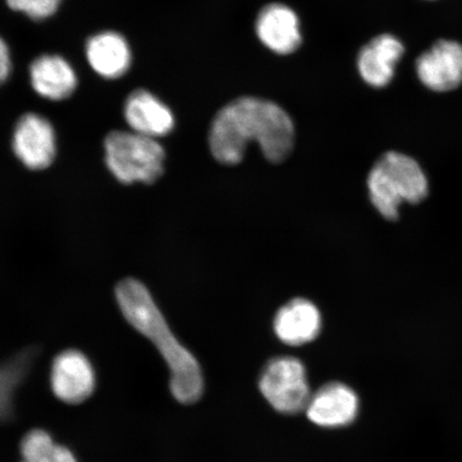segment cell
I'll use <instances>...</instances> for the list:
<instances>
[{
	"label": "cell",
	"mask_w": 462,
	"mask_h": 462,
	"mask_svg": "<svg viewBox=\"0 0 462 462\" xmlns=\"http://www.w3.org/2000/svg\"><path fill=\"white\" fill-rule=\"evenodd\" d=\"M256 32L260 42L277 54L293 53L301 44L298 16L284 5H269L260 11Z\"/></svg>",
	"instance_id": "4fadbf2b"
},
{
	"label": "cell",
	"mask_w": 462,
	"mask_h": 462,
	"mask_svg": "<svg viewBox=\"0 0 462 462\" xmlns=\"http://www.w3.org/2000/svg\"><path fill=\"white\" fill-rule=\"evenodd\" d=\"M124 116L131 131L155 140L169 135L175 126L171 108L146 89L131 92L125 102Z\"/></svg>",
	"instance_id": "8fae6325"
},
{
	"label": "cell",
	"mask_w": 462,
	"mask_h": 462,
	"mask_svg": "<svg viewBox=\"0 0 462 462\" xmlns=\"http://www.w3.org/2000/svg\"><path fill=\"white\" fill-rule=\"evenodd\" d=\"M28 73L32 88L45 100H66L78 89L77 71L70 61L60 55L44 54L34 58Z\"/></svg>",
	"instance_id": "30bf717a"
},
{
	"label": "cell",
	"mask_w": 462,
	"mask_h": 462,
	"mask_svg": "<svg viewBox=\"0 0 462 462\" xmlns=\"http://www.w3.org/2000/svg\"><path fill=\"white\" fill-rule=\"evenodd\" d=\"M109 171L121 183L152 184L163 175L165 152L155 138L113 131L104 141Z\"/></svg>",
	"instance_id": "277c9868"
},
{
	"label": "cell",
	"mask_w": 462,
	"mask_h": 462,
	"mask_svg": "<svg viewBox=\"0 0 462 462\" xmlns=\"http://www.w3.org/2000/svg\"><path fill=\"white\" fill-rule=\"evenodd\" d=\"M403 51L401 40L392 34L375 37L364 46L357 60L362 79L375 88L388 86L394 78L396 65Z\"/></svg>",
	"instance_id": "5bb4252c"
},
{
	"label": "cell",
	"mask_w": 462,
	"mask_h": 462,
	"mask_svg": "<svg viewBox=\"0 0 462 462\" xmlns=\"http://www.w3.org/2000/svg\"><path fill=\"white\" fill-rule=\"evenodd\" d=\"M33 351H25L0 365V423L13 419L17 390L31 372Z\"/></svg>",
	"instance_id": "2e32d148"
},
{
	"label": "cell",
	"mask_w": 462,
	"mask_h": 462,
	"mask_svg": "<svg viewBox=\"0 0 462 462\" xmlns=\"http://www.w3.org/2000/svg\"><path fill=\"white\" fill-rule=\"evenodd\" d=\"M367 187L374 209L389 221L400 217L401 206L420 204L430 192L429 178L419 162L396 152L385 153L375 162Z\"/></svg>",
	"instance_id": "3957f363"
},
{
	"label": "cell",
	"mask_w": 462,
	"mask_h": 462,
	"mask_svg": "<svg viewBox=\"0 0 462 462\" xmlns=\"http://www.w3.org/2000/svg\"><path fill=\"white\" fill-rule=\"evenodd\" d=\"M115 293L126 321L155 346L169 366L173 398L183 404L198 402L205 389L199 363L173 335L146 286L125 279L116 287Z\"/></svg>",
	"instance_id": "7a4b0ae2"
},
{
	"label": "cell",
	"mask_w": 462,
	"mask_h": 462,
	"mask_svg": "<svg viewBox=\"0 0 462 462\" xmlns=\"http://www.w3.org/2000/svg\"><path fill=\"white\" fill-rule=\"evenodd\" d=\"M13 70V56H11L9 45L0 37V86L8 82Z\"/></svg>",
	"instance_id": "d6986e66"
},
{
	"label": "cell",
	"mask_w": 462,
	"mask_h": 462,
	"mask_svg": "<svg viewBox=\"0 0 462 462\" xmlns=\"http://www.w3.org/2000/svg\"><path fill=\"white\" fill-rule=\"evenodd\" d=\"M21 462H79L72 450L44 430L28 431L20 444Z\"/></svg>",
	"instance_id": "e0dca14e"
},
{
	"label": "cell",
	"mask_w": 462,
	"mask_h": 462,
	"mask_svg": "<svg viewBox=\"0 0 462 462\" xmlns=\"http://www.w3.org/2000/svg\"><path fill=\"white\" fill-rule=\"evenodd\" d=\"M85 55L92 71L106 79L125 77L133 61L128 40L114 31L97 32L87 40Z\"/></svg>",
	"instance_id": "7c38bea8"
},
{
	"label": "cell",
	"mask_w": 462,
	"mask_h": 462,
	"mask_svg": "<svg viewBox=\"0 0 462 462\" xmlns=\"http://www.w3.org/2000/svg\"><path fill=\"white\" fill-rule=\"evenodd\" d=\"M50 380L54 395L68 404L85 402L96 389L94 365L79 350L60 352L51 363Z\"/></svg>",
	"instance_id": "52a82bcc"
},
{
	"label": "cell",
	"mask_w": 462,
	"mask_h": 462,
	"mask_svg": "<svg viewBox=\"0 0 462 462\" xmlns=\"http://www.w3.org/2000/svg\"><path fill=\"white\" fill-rule=\"evenodd\" d=\"M359 410V397L350 386L342 383H330L311 394L305 412L316 426L322 429H342L354 423Z\"/></svg>",
	"instance_id": "ba28073f"
},
{
	"label": "cell",
	"mask_w": 462,
	"mask_h": 462,
	"mask_svg": "<svg viewBox=\"0 0 462 462\" xmlns=\"http://www.w3.org/2000/svg\"><path fill=\"white\" fill-rule=\"evenodd\" d=\"M417 73L427 88L447 92L462 84V45L441 40L421 54L417 60Z\"/></svg>",
	"instance_id": "9c48e42d"
},
{
	"label": "cell",
	"mask_w": 462,
	"mask_h": 462,
	"mask_svg": "<svg viewBox=\"0 0 462 462\" xmlns=\"http://www.w3.org/2000/svg\"><path fill=\"white\" fill-rule=\"evenodd\" d=\"M56 133L49 119L37 113H27L16 121L13 135L15 157L27 169L42 171L56 157Z\"/></svg>",
	"instance_id": "8992f818"
},
{
	"label": "cell",
	"mask_w": 462,
	"mask_h": 462,
	"mask_svg": "<svg viewBox=\"0 0 462 462\" xmlns=\"http://www.w3.org/2000/svg\"><path fill=\"white\" fill-rule=\"evenodd\" d=\"M258 384L264 400L282 414L305 411L313 394L304 364L293 356L274 357L265 364Z\"/></svg>",
	"instance_id": "5b68a950"
},
{
	"label": "cell",
	"mask_w": 462,
	"mask_h": 462,
	"mask_svg": "<svg viewBox=\"0 0 462 462\" xmlns=\"http://www.w3.org/2000/svg\"><path fill=\"white\" fill-rule=\"evenodd\" d=\"M321 330V315L305 299H294L282 306L274 318V331L282 343L302 346L313 342Z\"/></svg>",
	"instance_id": "9a60e30c"
},
{
	"label": "cell",
	"mask_w": 462,
	"mask_h": 462,
	"mask_svg": "<svg viewBox=\"0 0 462 462\" xmlns=\"http://www.w3.org/2000/svg\"><path fill=\"white\" fill-rule=\"evenodd\" d=\"M251 143L259 144L265 159L281 163L294 144L291 118L277 104L258 97L230 102L212 121L209 146L213 157L221 164H239Z\"/></svg>",
	"instance_id": "6da1fadb"
},
{
	"label": "cell",
	"mask_w": 462,
	"mask_h": 462,
	"mask_svg": "<svg viewBox=\"0 0 462 462\" xmlns=\"http://www.w3.org/2000/svg\"><path fill=\"white\" fill-rule=\"evenodd\" d=\"M61 3L62 0H5L11 10L37 22L53 16L60 10Z\"/></svg>",
	"instance_id": "ac0fdd59"
}]
</instances>
